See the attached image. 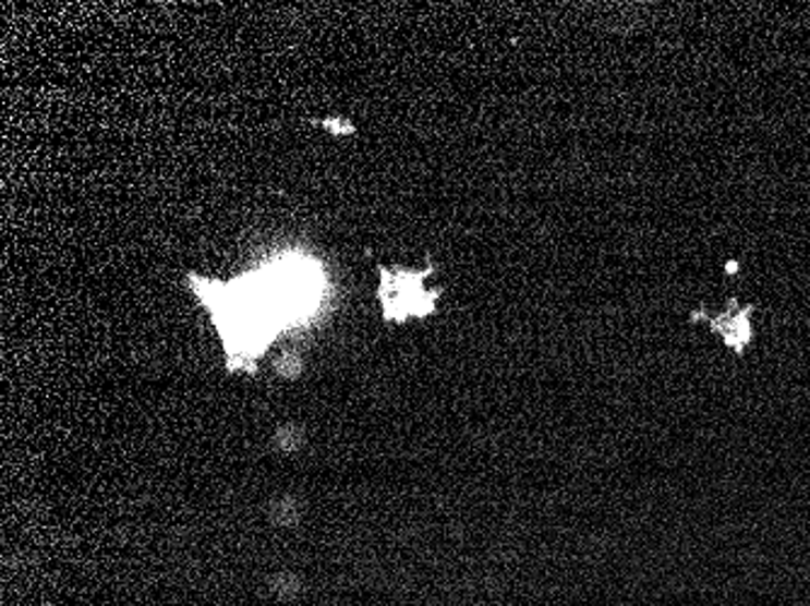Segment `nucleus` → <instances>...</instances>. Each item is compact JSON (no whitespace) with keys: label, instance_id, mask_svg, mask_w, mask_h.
<instances>
[{"label":"nucleus","instance_id":"f257e3e1","mask_svg":"<svg viewBox=\"0 0 810 606\" xmlns=\"http://www.w3.org/2000/svg\"><path fill=\"white\" fill-rule=\"evenodd\" d=\"M752 313L754 306H740L736 299H730L728 308L721 316L709 318V323L730 350L745 352V348L752 342Z\"/></svg>","mask_w":810,"mask_h":606}]
</instances>
